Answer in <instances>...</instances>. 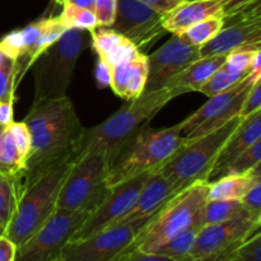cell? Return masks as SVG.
Returning <instances> with one entry per match:
<instances>
[{
	"label": "cell",
	"mask_w": 261,
	"mask_h": 261,
	"mask_svg": "<svg viewBox=\"0 0 261 261\" xmlns=\"http://www.w3.org/2000/svg\"><path fill=\"white\" fill-rule=\"evenodd\" d=\"M23 122L30 130L31 150L20 190L61 163L74 162L86 130L68 96L32 103Z\"/></svg>",
	"instance_id": "cell-1"
},
{
	"label": "cell",
	"mask_w": 261,
	"mask_h": 261,
	"mask_svg": "<svg viewBox=\"0 0 261 261\" xmlns=\"http://www.w3.org/2000/svg\"><path fill=\"white\" fill-rule=\"evenodd\" d=\"M180 94L182 93L177 89L166 87L158 91L144 92L138 98L129 101L103 122L84 130L81 152L76 158L87 153H102L111 167L133 138L147 127L150 120L171 99Z\"/></svg>",
	"instance_id": "cell-2"
},
{
	"label": "cell",
	"mask_w": 261,
	"mask_h": 261,
	"mask_svg": "<svg viewBox=\"0 0 261 261\" xmlns=\"http://www.w3.org/2000/svg\"><path fill=\"white\" fill-rule=\"evenodd\" d=\"M74 162H65L23 186L4 237L17 247L32 237L55 213L59 193Z\"/></svg>",
	"instance_id": "cell-3"
},
{
	"label": "cell",
	"mask_w": 261,
	"mask_h": 261,
	"mask_svg": "<svg viewBox=\"0 0 261 261\" xmlns=\"http://www.w3.org/2000/svg\"><path fill=\"white\" fill-rule=\"evenodd\" d=\"M241 121L242 117L237 115L208 134L186 139L157 171L177 194L196 182H206L222 148Z\"/></svg>",
	"instance_id": "cell-4"
},
{
	"label": "cell",
	"mask_w": 261,
	"mask_h": 261,
	"mask_svg": "<svg viewBox=\"0 0 261 261\" xmlns=\"http://www.w3.org/2000/svg\"><path fill=\"white\" fill-rule=\"evenodd\" d=\"M186 140L181 122L165 129L140 130L109 168V188L145 172L157 171Z\"/></svg>",
	"instance_id": "cell-5"
},
{
	"label": "cell",
	"mask_w": 261,
	"mask_h": 261,
	"mask_svg": "<svg viewBox=\"0 0 261 261\" xmlns=\"http://www.w3.org/2000/svg\"><path fill=\"white\" fill-rule=\"evenodd\" d=\"M91 43V33L68 30L33 63V103L66 96L78 59Z\"/></svg>",
	"instance_id": "cell-6"
},
{
	"label": "cell",
	"mask_w": 261,
	"mask_h": 261,
	"mask_svg": "<svg viewBox=\"0 0 261 261\" xmlns=\"http://www.w3.org/2000/svg\"><path fill=\"white\" fill-rule=\"evenodd\" d=\"M208 186V182H196L173 196L140 229L127 251L139 249L154 252L173 236L193 226L199 211L206 201Z\"/></svg>",
	"instance_id": "cell-7"
},
{
	"label": "cell",
	"mask_w": 261,
	"mask_h": 261,
	"mask_svg": "<svg viewBox=\"0 0 261 261\" xmlns=\"http://www.w3.org/2000/svg\"><path fill=\"white\" fill-rule=\"evenodd\" d=\"M109 163L102 153L76 158L59 193L58 211L93 212L110 193L106 184Z\"/></svg>",
	"instance_id": "cell-8"
},
{
	"label": "cell",
	"mask_w": 261,
	"mask_h": 261,
	"mask_svg": "<svg viewBox=\"0 0 261 261\" xmlns=\"http://www.w3.org/2000/svg\"><path fill=\"white\" fill-rule=\"evenodd\" d=\"M149 219L120 222L88 239L69 241L56 261H117Z\"/></svg>",
	"instance_id": "cell-9"
},
{
	"label": "cell",
	"mask_w": 261,
	"mask_h": 261,
	"mask_svg": "<svg viewBox=\"0 0 261 261\" xmlns=\"http://www.w3.org/2000/svg\"><path fill=\"white\" fill-rule=\"evenodd\" d=\"M89 213L56 209L32 237L15 249L14 261H56Z\"/></svg>",
	"instance_id": "cell-10"
},
{
	"label": "cell",
	"mask_w": 261,
	"mask_h": 261,
	"mask_svg": "<svg viewBox=\"0 0 261 261\" xmlns=\"http://www.w3.org/2000/svg\"><path fill=\"white\" fill-rule=\"evenodd\" d=\"M259 79H261V75L249 73L239 84L209 97L198 111L181 122L182 137L193 139L205 135L240 115L247 93Z\"/></svg>",
	"instance_id": "cell-11"
},
{
	"label": "cell",
	"mask_w": 261,
	"mask_h": 261,
	"mask_svg": "<svg viewBox=\"0 0 261 261\" xmlns=\"http://www.w3.org/2000/svg\"><path fill=\"white\" fill-rule=\"evenodd\" d=\"M150 173L152 172L142 173L110 188L109 195L93 212L88 214L70 241L88 239L121 221L137 203L138 196Z\"/></svg>",
	"instance_id": "cell-12"
},
{
	"label": "cell",
	"mask_w": 261,
	"mask_h": 261,
	"mask_svg": "<svg viewBox=\"0 0 261 261\" xmlns=\"http://www.w3.org/2000/svg\"><path fill=\"white\" fill-rule=\"evenodd\" d=\"M251 46L261 47V3L223 17V28L199 51L201 58H208Z\"/></svg>",
	"instance_id": "cell-13"
},
{
	"label": "cell",
	"mask_w": 261,
	"mask_h": 261,
	"mask_svg": "<svg viewBox=\"0 0 261 261\" xmlns=\"http://www.w3.org/2000/svg\"><path fill=\"white\" fill-rule=\"evenodd\" d=\"M163 15L140 0H117L116 17L111 28L142 51L167 33L162 24Z\"/></svg>",
	"instance_id": "cell-14"
},
{
	"label": "cell",
	"mask_w": 261,
	"mask_h": 261,
	"mask_svg": "<svg viewBox=\"0 0 261 261\" xmlns=\"http://www.w3.org/2000/svg\"><path fill=\"white\" fill-rule=\"evenodd\" d=\"M147 56L148 76L144 92L166 88L175 76L201 58L199 47L189 45L173 35L158 50Z\"/></svg>",
	"instance_id": "cell-15"
},
{
	"label": "cell",
	"mask_w": 261,
	"mask_h": 261,
	"mask_svg": "<svg viewBox=\"0 0 261 261\" xmlns=\"http://www.w3.org/2000/svg\"><path fill=\"white\" fill-rule=\"evenodd\" d=\"M261 217L247 214L229 221L204 226L196 236L189 257H200L241 244L260 232Z\"/></svg>",
	"instance_id": "cell-16"
},
{
	"label": "cell",
	"mask_w": 261,
	"mask_h": 261,
	"mask_svg": "<svg viewBox=\"0 0 261 261\" xmlns=\"http://www.w3.org/2000/svg\"><path fill=\"white\" fill-rule=\"evenodd\" d=\"M259 139H261V109L242 119L241 124L222 148L206 182L211 184L224 176L231 163Z\"/></svg>",
	"instance_id": "cell-17"
},
{
	"label": "cell",
	"mask_w": 261,
	"mask_h": 261,
	"mask_svg": "<svg viewBox=\"0 0 261 261\" xmlns=\"http://www.w3.org/2000/svg\"><path fill=\"white\" fill-rule=\"evenodd\" d=\"M177 193L170 181L161 175L158 171H154L149 175L147 182L143 186L137 203L132 208V211L124 217L120 222H132L138 219H148L158 213L171 199ZM117 222V223H120Z\"/></svg>",
	"instance_id": "cell-18"
},
{
	"label": "cell",
	"mask_w": 261,
	"mask_h": 261,
	"mask_svg": "<svg viewBox=\"0 0 261 261\" xmlns=\"http://www.w3.org/2000/svg\"><path fill=\"white\" fill-rule=\"evenodd\" d=\"M212 17L223 18V4L221 0H184L163 15L162 24L166 32L178 36L191 25Z\"/></svg>",
	"instance_id": "cell-19"
},
{
	"label": "cell",
	"mask_w": 261,
	"mask_h": 261,
	"mask_svg": "<svg viewBox=\"0 0 261 261\" xmlns=\"http://www.w3.org/2000/svg\"><path fill=\"white\" fill-rule=\"evenodd\" d=\"M91 33V43L97 56L106 61L109 66L124 61L138 50L126 37L111 27H97Z\"/></svg>",
	"instance_id": "cell-20"
},
{
	"label": "cell",
	"mask_w": 261,
	"mask_h": 261,
	"mask_svg": "<svg viewBox=\"0 0 261 261\" xmlns=\"http://www.w3.org/2000/svg\"><path fill=\"white\" fill-rule=\"evenodd\" d=\"M227 55L200 58L198 61L191 64L189 68H186L185 70L181 71L177 76H175L168 83L167 87L171 89H177L182 94L186 92H199L201 87L211 79V76L226 61Z\"/></svg>",
	"instance_id": "cell-21"
},
{
	"label": "cell",
	"mask_w": 261,
	"mask_h": 261,
	"mask_svg": "<svg viewBox=\"0 0 261 261\" xmlns=\"http://www.w3.org/2000/svg\"><path fill=\"white\" fill-rule=\"evenodd\" d=\"M261 178V165L245 175H227L208 184V200H241L255 181Z\"/></svg>",
	"instance_id": "cell-22"
},
{
	"label": "cell",
	"mask_w": 261,
	"mask_h": 261,
	"mask_svg": "<svg viewBox=\"0 0 261 261\" xmlns=\"http://www.w3.org/2000/svg\"><path fill=\"white\" fill-rule=\"evenodd\" d=\"M247 214H254L247 211L240 200H208L199 211L195 219V226L203 228L204 226L229 221ZM256 216V214H254ZM261 217V216H260Z\"/></svg>",
	"instance_id": "cell-23"
},
{
	"label": "cell",
	"mask_w": 261,
	"mask_h": 261,
	"mask_svg": "<svg viewBox=\"0 0 261 261\" xmlns=\"http://www.w3.org/2000/svg\"><path fill=\"white\" fill-rule=\"evenodd\" d=\"M25 165L20 160L19 153L13 140L9 127L4 130L0 140V173L14 178L18 184H22Z\"/></svg>",
	"instance_id": "cell-24"
},
{
	"label": "cell",
	"mask_w": 261,
	"mask_h": 261,
	"mask_svg": "<svg viewBox=\"0 0 261 261\" xmlns=\"http://www.w3.org/2000/svg\"><path fill=\"white\" fill-rule=\"evenodd\" d=\"M200 229L201 228H199L198 226L193 224V226L181 231L176 236H173L167 242H165L154 252L171 257L175 261L186 259V257H189L194 245H195L196 236H198Z\"/></svg>",
	"instance_id": "cell-25"
},
{
	"label": "cell",
	"mask_w": 261,
	"mask_h": 261,
	"mask_svg": "<svg viewBox=\"0 0 261 261\" xmlns=\"http://www.w3.org/2000/svg\"><path fill=\"white\" fill-rule=\"evenodd\" d=\"M148 76V56L138 50L130 61L129 73H127L126 88L124 99L133 101L142 96L144 92L145 82Z\"/></svg>",
	"instance_id": "cell-26"
},
{
	"label": "cell",
	"mask_w": 261,
	"mask_h": 261,
	"mask_svg": "<svg viewBox=\"0 0 261 261\" xmlns=\"http://www.w3.org/2000/svg\"><path fill=\"white\" fill-rule=\"evenodd\" d=\"M61 7H63V10L58 17L66 30H84L92 32L98 27L96 15L92 10L76 7L69 0L64 3Z\"/></svg>",
	"instance_id": "cell-27"
},
{
	"label": "cell",
	"mask_w": 261,
	"mask_h": 261,
	"mask_svg": "<svg viewBox=\"0 0 261 261\" xmlns=\"http://www.w3.org/2000/svg\"><path fill=\"white\" fill-rule=\"evenodd\" d=\"M222 28H223V18L212 17L191 25L185 32L178 35V37L189 45L200 47L211 41Z\"/></svg>",
	"instance_id": "cell-28"
},
{
	"label": "cell",
	"mask_w": 261,
	"mask_h": 261,
	"mask_svg": "<svg viewBox=\"0 0 261 261\" xmlns=\"http://www.w3.org/2000/svg\"><path fill=\"white\" fill-rule=\"evenodd\" d=\"M19 193V184L14 178L0 173V227L4 231L12 218Z\"/></svg>",
	"instance_id": "cell-29"
},
{
	"label": "cell",
	"mask_w": 261,
	"mask_h": 261,
	"mask_svg": "<svg viewBox=\"0 0 261 261\" xmlns=\"http://www.w3.org/2000/svg\"><path fill=\"white\" fill-rule=\"evenodd\" d=\"M17 79V61L7 58L0 51V101L14 102Z\"/></svg>",
	"instance_id": "cell-30"
},
{
	"label": "cell",
	"mask_w": 261,
	"mask_h": 261,
	"mask_svg": "<svg viewBox=\"0 0 261 261\" xmlns=\"http://www.w3.org/2000/svg\"><path fill=\"white\" fill-rule=\"evenodd\" d=\"M246 75L247 74L232 73L228 69L224 68L223 64H222L221 68L211 76V79L201 87V89L199 92H201V93H204L208 97L216 96V94L227 91L231 87L239 84L240 82L244 81V78Z\"/></svg>",
	"instance_id": "cell-31"
},
{
	"label": "cell",
	"mask_w": 261,
	"mask_h": 261,
	"mask_svg": "<svg viewBox=\"0 0 261 261\" xmlns=\"http://www.w3.org/2000/svg\"><path fill=\"white\" fill-rule=\"evenodd\" d=\"M261 165V139L256 140L251 147L242 152L227 168V175H245ZM223 177V176H222Z\"/></svg>",
	"instance_id": "cell-32"
},
{
	"label": "cell",
	"mask_w": 261,
	"mask_h": 261,
	"mask_svg": "<svg viewBox=\"0 0 261 261\" xmlns=\"http://www.w3.org/2000/svg\"><path fill=\"white\" fill-rule=\"evenodd\" d=\"M9 130L12 133L13 140H14V144L17 147L18 153H19L20 160L23 161V163L25 165V161H27L28 155H30L31 150V134L30 130H28L27 125L24 122H14L9 125Z\"/></svg>",
	"instance_id": "cell-33"
},
{
	"label": "cell",
	"mask_w": 261,
	"mask_h": 261,
	"mask_svg": "<svg viewBox=\"0 0 261 261\" xmlns=\"http://www.w3.org/2000/svg\"><path fill=\"white\" fill-rule=\"evenodd\" d=\"M232 261H261V233L242 242L236 249Z\"/></svg>",
	"instance_id": "cell-34"
},
{
	"label": "cell",
	"mask_w": 261,
	"mask_h": 261,
	"mask_svg": "<svg viewBox=\"0 0 261 261\" xmlns=\"http://www.w3.org/2000/svg\"><path fill=\"white\" fill-rule=\"evenodd\" d=\"M0 51L7 58L17 61L24 53V43L19 31H12L0 41Z\"/></svg>",
	"instance_id": "cell-35"
},
{
	"label": "cell",
	"mask_w": 261,
	"mask_h": 261,
	"mask_svg": "<svg viewBox=\"0 0 261 261\" xmlns=\"http://www.w3.org/2000/svg\"><path fill=\"white\" fill-rule=\"evenodd\" d=\"M117 0H94V15L99 27H111L116 17Z\"/></svg>",
	"instance_id": "cell-36"
},
{
	"label": "cell",
	"mask_w": 261,
	"mask_h": 261,
	"mask_svg": "<svg viewBox=\"0 0 261 261\" xmlns=\"http://www.w3.org/2000/svg\"><path fill=\"white\" fill-rule=\"evenodd\" d=\"M261 106V79L255 82L252 88L250 89L247 93L246 98H245L244 103H242L241 111H240V117L245 119V117L250 116L257 110H260Z\"/></svg>",
	"instance_id": "cell-37"
},
{
	"label": "cell",
	"mask_w": 261,
	"mask_h": 261,
	"mask_svg": "<svg viewBox=\"0 0 261 261\" xmlns=\"http://www.w3.org/2000/svg\"><path fill=\"white\" fill-rule=\"evenodd\" d=\"M240 201L247 211L256 216H261V178L252 184Z\"/></svg>",
	"instance_id": "cell-38"
},
{
	"label": "cell",
	"mask_w": 261,
	"mask_h": 261,
	"mask_svg": "<svg viewBox=\"0 0 261 261\" xmlns=\"http://www.w3.org/2000/svg\"><path fill=\"white\" fill-rule=\"evenodd\" d=\"M117 261H175L171 257L165 255L157 254V252H145L139 249H134L127 251L124 256L120 257Z\"/></svg>",
	"instance_id": "cell-39"
},
{
	"label": "cell",
	"mask_w": 261,
	"mask_h": 261,
	"mask_svg": "<svg viewBox=\"0 0 261 261\" xmlns=\"http://www.w3.org/2000/svg\"><path fill=\"white\" fill-rule=\"evenodd\" d=\"M241 244H242V242H241ZM241 244L232 245V246L227 247V249L221 250V251L213 252V254L205 255V256L186 257V259H182L180 261H232V260H233L234 251H236V249Z\"/></svg>",
	"instance_id": "cell-40"
},
{
	"label": "cell",
	"mask_w": 261,
	"mask_h": 261,
	"mask_svg": "<svg viewBox=\"0 0 261 261\" xmlns=\"http://www.w3.org/2000/svg\"><path fill=\"white\" fill-rule=\"evenodd\" d=\"M221 2L223 4V17H227L261 3V0H221Z\"/></svg>",
	"instance_id": "cell-41"
},
{
	"label": "cell",
	"mask_w": 261,
	"mask_h": 261,
	"mask_svg": "<svg viewBox=\"0 0 261 261\" xmlns=\"http://www.w3.org/2000/svg\"><path fill=\"white\" fill-rule=\"evenodd\" d=\"M94 76H96L97 87L99 89H103L110 87V81H111V71L110 66L107 65L106 61L98 58L96 63V69H94Z\"/></svg>",
	"instance_id": "cell-42"
},
{
	"label": "cell",
	"mask_w": 261,
	"mask_h": 261,
	"mask_svg": "<svg viewBox=\"0 0 261 261\" xmlns=\"http://www.w3.org/2000/svg\"><path fill=\"white\" fill-rule=\"evenodd\" d=\"M142 3L147 4L148 7L153 8L157 12L162 13V14H166L170 10H172L176 5L180 4L184 0H140Z\"/></svg>",
	"instance_id": "cell-43"
},
{
	"label": "cell",
	"mask_w": 261,
	"mask_h": 261,
	"mask_svg": "<svg viewBox=\"0 0 261 261\" xmlns=\"http://www.w3.org/2000/svg\"><path fill=\"white\" fill-rule=\"evenodd\" d=\"M14 245L7 237H0V261H14Z\"/></svg>",
	"instance_id": "cell-44"
},
{
	"label": "cell",
	"mask_w": 261,
	"mask_h": 261,
	"mask_svg": "<svg viewBox=\"0 0 261 261\" xmlns=\"http://www.w3.org/2000/svg\"><path fill=\"white\" fill-rule=\"evenodd\" d=\"M13 103L10 101H0V125L9 126L13 122Z\"/></svg>",
	"instance_id": "cell-45"
},
{
	"label": "cell",
	"mask_w": 261,
	"mask_h": 261,
	"mask_svg": "<svg viewBox=\"0 0 261 261\" xmlns=\"http://www.w3.org/2000/svg\"><path fill=\"white\" fill-rule=\"evenodd\" d=\"M69 2L83 9L92 10V12L94 10V0H69Z\"/></svg>",
	"instance_id": "cell-46"
},
{
	"label": "cell",
	"mask_w": 261,
	"mask_h": 261,
	"mask_svg": "<svg viewBox=\"0 0 261 261\" xmlns=\"http://www.w3.org/2000/svg\"><path fill=\"white\" fill-rule=\"evenodd\" d=\"M53 2L55 3L56 5H63L64 3H66V2H68V0H53Z\"/></svg>",
	"instance_id": "cell-47"
},
{
	"label": "cell",
	"mask_w": 261,
	"mask_h": 261,
	"mask_svg": "<svg viewBox=\"0 0 261 261\" xmlns=\"http://www.w3.org/2000/svg\"><path fill=\"white\" fill-rule=\"evenodd\" d=\"M5 129H7V126H3V125H0V140H2V135H3V133H4Z\"/></svg>",
	"instance_id": "cell-48"
},
{
	"label": "cell",
	"mask_w": 261,
	"mask_h": 261,
	"mask_svg": "<svg viewBox=\"0 0 261 261\" xmlns=\"http://www.w3.org/2000/svg\"><path fill=\"white\" fill-rule=\"evenodd\" d=\"M2 236H4V229L2 228V227H0V237Z\"/></svg>",
	"instance_id": "cell-49"
},
{
	"label": "cell",
	"mask_w": 261,
	"mask_h": 261,
	"mask_svg": "<svg viewBox=\"0 0 261 261\" xmlns=\"http://www.w3.org/2000/svg\"><path fill=\"white\" fill-rule=\"evenodd\" d=\"M185 2H190V0H185Z\"/></svg>",
	"instance_id": "cell-50"
}]
</instances>
